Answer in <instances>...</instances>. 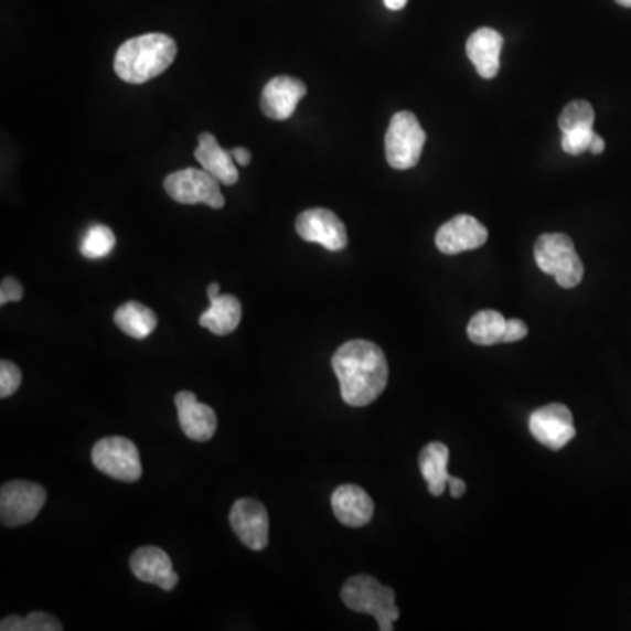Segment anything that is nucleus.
Returning <instances> with one entry per match:
<instances>
[{"label": "nucleus", "instance_id": "obj_1", "mask_svg": "<svg viewBox=\"0 0 631 631\" xmlns=\"http://www.w3.org/2000/svg\"><path fill=\"white\" fill-rule=\"evenodd\" d=\"M333 372L341 384L342 400L351 407H365L379 398L388 384V362L374 342L342 344L332 359Z\"/></svg>", "mask_w": 631, "mask_h": 631}, {"label": "nucleus", "instance_id": "obj_2", "mask_svg": "<svg viewBox=\"0 0 631 631\" xmlns=\"http://www.w3.org/2000/svg\"><path fill=\"white\" fill-rule=\"evenodd\" d=\"M178 55V44L171 35L146 34L128 39L118 47L115 71L130 85H142L165 73Z\"/></svg>", "mask_w": 631, "mask_h": 631}, {"label": "nucleus", "instance_id": "obj_3", "mask_svg": "<svg viewBox=\"0 0 631 631\" xmlns=\"http://www.w3.org/2000/svg\"><path fill=\"white\" fill-rule=\"evenodd\" d=\"M341 598L347 609L376 619L381 631H392L393 623L400 618V609L395 606V591L381 585L376 577H351L342 586Z\"/></svg>", "mask_w": 631, "mask_h": 631}, {"label": "nucleus", "instance_id": "obj_4", "mask_svg": "<svg viewBox=\"0 0 631 631\" xmlns=\"http://www.w3.org/2000/svg\"><path fill=\"white\" fill-rule=\"evenodd\" d=\"M538 269L549 274L562 288H576L585 278V265L577 255L574 240L565 234H544L535 243Z\"/></svg>", "mask_w": 631, "mask_h": 631}, {"label": "nucleus", "instance_id": "obj_5", "mask_svg": "<svg viewBox=\"0 0 631 631\" xmlns=\"http://www.w3.org/2000/svg\"><path fill=\"white\" fill-rule=\"evenodd\" d=\"M427 133L418 118L409 111L397 113L389 121L388 132L384 137L386 160L397 171H407L418 165Z\"/></svg>", "mask_w": 631, "mask_h": 631}, {"label": "nucleus", "instance_id": "obj_6", "mask_svg": "<svg viewBox=\"0 0 631 631\" xmlns=\"http://www.w3.org/2000/svg\"><path fill=\"white\" fill-rule=\"evenodd\" d=\"M220 184L222 183L204 169H183L167 175L163 189L172 201L180 204H204L213 210H222L225 196Z\"/></svg>", "mask_w": 631, "mask_h": 631}, {"label": "nucleus", "instance_id": "obj_7", "mask_svg": "<svg viewBox=\"0 0 631 631\" xmlns=\"http://www.w3.org/2000/svg\"><path fill=\"white\" fill-rule=\"evenodd\" d=\"M92 461L97 470L121 482L141 479L142 466L139 449L125 437H106L98 440L92 451Z\"/></svg>", "mask_w": 631, "mask_h": 631}, {"label": "nucleus", "instance_id": "obj_8", "mask_svg": "<svg viewBox=\"0 0 631 631\" xmlns=\"http://www.w3.org/2000/svg\"><path fill=\"white\" fill-rule=\"evenodd\" d=\"M46 490L35 482H6L0 490V520L8 528L23 526L39 516L46 504Z\"/></svg>", "mask_w": 631, "mask_h": 631}, {"label": "nucleus", "instance_id": "obj_9", "mask_svg": "<svg viewBox=\"0 0 631 631\" xmlns=\"http://www.w3.org/2000/svg\"><path fill=\"white\" fill-rule=\"evenodd\" d=\"M530 431L542 446L559 451L576 437L574 416L564 404H549L530 416Z\"/></svg>", "mask_w": 631, "mask_h": 631}, {"label": "nucleus", "instance_id": "obj_10", "mask_svg": "<svg viewBox=\"0 0 631 631\" xmlns=\"http://www.w3.org/2000/svg\"><path fill=\"white\" fill-rule=\"evenodd\" d=\"M231 525L244 546L252 550H264L269 544V514L258 500H237L231 509Z\"/></svg>", "mask_w": 631, "mask_h": 631}, {"label": "nucleus", "instance_id": "obj_11", "mask_svg": "<svg viewBox=\"0 0 631 631\" xmlns=\"http://www.w3.org/2000/svg\"><path fill=\"white\" fill-rule=\"evenodd\" d=\"M297 234L308 243L321 244L329 252H341L347 246V232L338 214L329 210L303 211L297 218Z\"/></svg>", "mask_w": 631, "mask_h": 631}, {"label": "nucleus", "instance_id": "obj_12", "mask_svg": "<svg viewBox=\"0 0 631 631\" xmlns=\"http://www.w3.org/2000/svg\"><path fill=\"white\" fill-rule=\"evenodd\" d=\"M488 240L486 226L469 214H458L440 226L436 235L437 248L443 255H458L484 246Z\"/></svg>", "mask_w": 631, "mask_h": 631}, {"label": "nucleus", "instance_id": "obj_13", "mask_svg": "<svg viewBox=\"0 0 631 631\" xmlns=\"http://www.w3.org/2000/svg\"><path fill=\"white\" fill-rule=\"evenodd\" d=\"M306 94H308V86L297 77H274L261 92V111L270 120H288L293 116L295 109Z\"/></svg>", "mask_w": 631, "mask_h": 631}, {"label": "nucleus", "instance_id": "obj_14", "mask_svg": "<svg viewBox=\"0 0 631 631\" xmlns=\"http://www.w3.org/2000/svg\"><path fill=\"white\" fill-rule=\"evenodd\" d=\"M174 404L178 407V418L184 436L195 442H207L213 439L218 428V418L213 407L196 400L195 393L192 392L178 393Z\"/></svg>", "mask_w": 631, "mask_h": 631}, {"label": "nucleus", "instance_id": "obj_15", "mask_svg": "<svg viewBox=\"0 0 631 631\" xmlns=\"http://www.w3.org/2000/svg\"><path fill=\"white\" fill-rule=\"evenodd\" d=\"M130 570L137 579L148 582V585L158 586L163 591H172L180 582V577L172 567L171 558L160 547H139L130 558Z\"/></svg>", "mask_w": 631, "mask_h": 631}, {"label": "nucleus", "instance_id": "obj_16", "mask_svg": "<svg viewBox=\"0 0 631 631\" xmlns=\"http://www.w3.org/2000/svg\"><path fill=\"white\" fill-rule=\"evenodd\" d=\"M333 514L342 525L362 528L374 516V502L367 491L356 484H342L332 495Z\"/></svg>", "mask_w": 631, "mask_h": 631}, {"label": "nucleus", "instance_id": "obj_17", "mask_svg": "<svg viewBox=\"0 0 631 631\" xmlns=\"http://www.w3.org/2000/svg\"><path fill=\"white\" fill-rule=\"evenodd\" d=\"M504 46V38L493 29H479L467 41V55L479 76L493 79L500 71V53Z\"/></svg>", "mask_w": 631, "mask_h": 631}, {"label": "nucleus", "instance_id": "obj_18", "mask_svg": "<svg viewBox=\"0 0 631 631\" xmlns=\"http://www.w3.org/2000/svg\"><path fill=\"white\" fill-rule=\"evenodd\" d=\"M195 158L196 162L201 163L202 169L213 174L220 183L232 186L239 181V172L235 167L232 151L223 150L222 146L218 145V139L213 133H201Z\"/></svg>", "mask_w": 631, "mask_h": 631}, {"label": "nucleus", "instance_id": "obj_19", "mask_svg": "<svg viewBox=\"0 0 631 631\" xmlns=\"http://www.w3.org/2000/svg\"><path fill=\"white\" fill-rule=\"evenodd\" d=\"M207 311L202 312L201 327L214 335H228L235 332L243 318V306L234 295H220L218 299L210 300Z\"/></svg>", "mask_w": 631, "mask_h": 631}, {"label": "nucleus", "instance_id": "obj_20", "mask_svg": "<svg viewBox=\"0 0 631 631\" xmlns=\"http://www.w3.org/2000/svg\"><path fill=\"white\" fill-rule=\"evenodd\" d=\"M449 449L442 442H430L419 452V469L431 495L440 496L448 486Z\"/></svg>", "mask_w": 631, "mask_h": 631}, {"label": "nucleus", "instance_id": "obj_21", "mask_svg": "<svg viewBox=\"0 0 631 631\" xmlns=\"http://www.w3.org/2000/svg\"><path fill=\"white\" fill-rule=\"evenodd\" d=\"M115 323L125 335L142 341L150 338L158 324L157 314L141 302H127L116 309Z\"/></svg>", "mask_w": 631, "mask_h": 631}, {"label": "nucleus", "instance_id": "obj_22", "mask_svg": "<svg viewBox=\"0 0 631 631\" xmlns=\"http://www.w3.org/2000/svg\"><path fill=\"white\" fill-rule=\"evenodd\" d=\"M505 327H507V320L504 316L488 309V311H479L478 314L473 316L467 333H469V339L473 344L493 346V344L504 342Z\"/></svg>", "mask_w": 631, "mask_h": 631}, {"label": "nucleus", "instance_id": "obj_23", "mask_svg": "<svg viewBox=\"0 0 631 631\" xmlns=\"http://www.w3.org/2000/svg\"><path fill=\"white\" fill-rule=\"evenodd\" d=\"M116 237L106 225H92L83 237L82 255L88 260H98L115 249Z\"/></svg>", "mask_w": 631, "mask_h": 631}, {"label": "nucleus", "instance_id": "obj_24", "mask_svg": "<svg viewBox=\"0 0 631 631\" xmlns=\"http://www.w3.org/2000/svg\"><path fill=\"white\" fill-rule=\"evenodd\" d=\"M0 630L2 631H62L61 621L53 618V616L46 614V612H41V610H35L26 618H20V616H9V618L2 619L0 623Z\"/></svg>", "mask_w": 631, "mask_h": 631}, {"label": "nucleus", "instance_id": "obj_25", "mask_svg": "<svg viewBox=\"0 0 631 631\" xmlns=\"http://www.w3.org/2000/svg\"><path fill=\"white\" fill-rule=\"evenodd\" d=\"M558 124L562 132H570V130H577V128H593V107L586 100L570 103L559 115Z\"/></svg>", "mask_w": 631, "mask_h": 631}, {"label": "nucleus", "instance_id": "obj_26", "mask_svg": "<svg viewBox=\"0 0 631 631\" xmlns=\"http://www.w3.org/2000/svg\"><path fill=\"white\" fill-rule=\"evenodd\" d=\"M593 137V128H577V130L564 132V137H562V148H564L565 153L577 157V154L589 151V146H591Z\"/></svg>", "mask_w": 631, "mask_h": 631}, {"label": "nucleus", "instance_id": "obj_27", "mask_svg": "<svg viewBox=\"0 0 631 631\" xmlns=\"http://www.w3.org/2000/svg\"><path fill=\"white\" fill-rule=\"evenodd\" d=\"M22 371L13 362H0V397L8 398L22 386Z\"/></svg>", "mask_w": 631, "mask_h": 631}, {"label": "nucleus", "instance_id": "obj_28", "mask_svg": "<svg viewBox=\"0 0 631 631\" xmlns=\"http://www.w3.org/2000/svg\"><path fill=\"white\" fill-rule=\"evenodd\" d=\"M23 299V286L14 278L2 279L0 285V306L9 302H18Z\"/></svg>", "mask_w": 631, "mask_h": 631}, {"label": "nucleus", "instance_id": "obj_29", "mask_svg": "<svg viewBox=\"0 0 631 631\" xmlns=\"http://www.w3.org/2000/svg\"><path fill=\"white\" fill-rule=\"evenodd\" d=\"M526 335H528V327H526L525 321L507 320L504 342H517L521 341V339H525Z\"/></svg>", "mask_w": 631, "mask_h": 631}, {"label": "nucleus", "instance_id": "obj_30", "mask_svg": "<svg viewBox=\"0 0 631 631\" xmlns=\"http://www.w3.org/2000/svg\"><path fill=\"white\" fill-rule=\"evenodd\" d=\"M448 484L449 488H451L452 499H460V496L466 495L467 484L463 479L452 478V475H449Z\"/></svg>", "mask_w": 631, "mask_h": 631}, {"label": "nucleus", "instance_id": "obj_31", "mask_svg": "<svg viewBox=\"0 0 631 631\" xmlns=\"http://www.w3.org/2000/svg\"><path fill=\"white\" fill-rule=\"evenodd\" d=\"M231 151L235 162L239 163V165L248 167L252 163V153L246 148H234Z\"/></svg>", "mask_w": 631, "mask_h": 631}, {"label": "nucleus", "instance_id": "obj_32", "mask_svg": "<svg viewBox=\"0 0 631 631\" xmlns=\"http://www.w3.org/2000/svg\"><path fill=\"white\" fill-rule=\"evenodd\" d=\"M603 150H606V141H603L598 133H595L593 141H591V146H589V151L593 154H600L603 153Z\"/></svg>", "mask_w": 631, "mask_h": 631}, {"label": "nucleus", "instance_id": "obj_33", "mask_svg": "<svg viewBox=\"0 0 631 631\" xmlns=\"http://www.w3.org/2000/svg\"><path fill=\"white\" fill-rule=\"evenodd\" d=\"M409 0H384V6L392 9V11H400V9L406 8Z\"/></svg>", "mask_w": 631, "mask_h": 631}, {"label": "nucleus", "instance_id": "obj_34", "mask_svg": "<svg viewBox=\"0 0 631 631\" xmlns=\"http://www.w3.org/2000/svg\"><path fill=\"white\" fill-rule=\"evenodd\" d=\"M207 297H210V300L218 299L220 297L218 282H211L210 288H207Z\"/></svg>", "mask_w": 631, "mask_h": 631}, {"label": "nucleus", "instance_id": "obj_35", "mask_svg": "<svg viewBox=\"0 0 631 631\" xmlns=\"http://www.w3.org/2000/svg\"><path fill=\"white\" fill-rule=\"evenodd\" d=\"M616 2L623 8H631V0H616Z\"/></svg>", "mask_w": 631, "mask_h": 631}]
</instances>
